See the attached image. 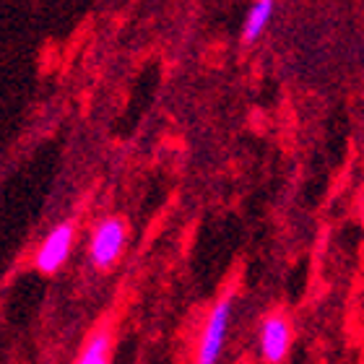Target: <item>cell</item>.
<instances>
[{
    "label": "cell",
    "mask_w": 364,
    "mask_h": 364,
    "mask_svg": "<svg viewBox=\"0 0 364 364\" xmlns=\"http://www.w3.org/2000/svg\"><path fill=\"white\" fill-rule=\"evenodd\" d=\"M232 312H235V296L232 294L221 296L219 302L211 307L208 318H205L203 333H200V341H198L196 364H219L224 341H227L229 333V323H232Z\"/></svg>",
    "instance_id": "cell-1"
},
{
    "label": "cell",
    "mask_w": 364,
    "mask_h": 364,
    "mask_svg": "<svg viewBox=\"0 0 364 364\" xmlns=\"http://www.w3.org/2000/svg\"><path fill=\"white\" fill-rule=\"evenodd\" d=\"M125 242H128V224H125V219L109 216V219L99 221L89 242L91 266L97 271H109L120 260Z\"/></svg>",
    "instance_id": "cell-2"
},
{
    "label": "cell",
    "mask_w": 364,
    "mask_h": 364,
    "mask_svg": "<svg viewBox=\"0 0 364 364\" xmlns=\"http://www.w3.org/2000/svg\"><path fill=\"white\" fill-rule=\"evenodd\" d=\"M73 240H76V227L73 221H63L58 227L45 237V242L39 245L37 255H34V268L45 276H53V273L60 271L70 258V250H73Z\"/></svg>",
    "instance_id": "cell-3"
},
{
    "label": "cell",
    "mask_w": 364,
    "mask_h": 364,
    "mask_svg": "<svg viewBox=\"0 0 364 364\" xmlns=\"http://www.w3.org/2000/svg\"><path fill=\"white\" fill-rule=\"evenodd\" d=\"M260 357L266 364H281L291 349V323L284 312H271L260 323Z\"/></svg>",
    "instance_id": "cell-4"
},
{
    "label": "cell",
    "mask_w": 364,
    "mask_h": 364,
    "mask_svg": "<svg viewBox=\"0 0 364 364\" xmlns=\"http://www.w3.org/2000/svg\"><path fill=\"white\" fill-rule=\"evenodd\" d=\"M109 359H112V331L107 326H99L86 338L84 349L73 364H109Z\"/></svg>",
    "instance_id": "cell-5"
},
{
    "label": "cell",
    "mask_w": 364,
    "mask_h": 364,
    "mask_svg": "<svg viewBox=\"0 0 364 364\" xmlns=\"http://www.w3.org/2000/svg\"><path fill=\"white\" fill-rule=\"evenodd\" d=\"M273 11H276V0H255L247 11V18H245L242 26V42L245 45H252L255 39H260V34L268 29V23L273 18Z\"/></svg>",
    "instance_id": "cell-6"
}]
</instances>
